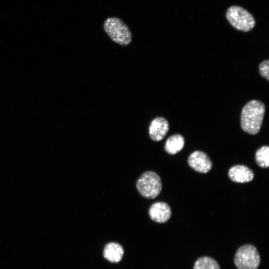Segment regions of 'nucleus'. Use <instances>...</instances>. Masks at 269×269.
Listing matches in <instances>:
<instances>
[{
  "label": "nucleus",
  "instance_id": "nucleus-13",
  "mask_svg": "<svg viewBox=\"0 0 269 269\" xmlns=\"http://www.w3.org/2000/svg\"><path fill=\"white\" fill-rule=\"evenodd\" d=\"M255 160L260 167L268 168L269 165V146L264 145L259 148L255 154Z\"/></svg>",
  "mask_w": 269,
  "mask_h": 269
},
{
  "label": "nucleus",
  "instance_id": "nucleus-7",
  "mask_svg": "<svg viewBox=\"0 0 269 269\" xmlns=\"http://www.w3.org/2000/svg\"><path fill=\"white\" fill-rule=\"evenodd\" d=\"M169 129L168 121L163 117H157L150 123L148 128L149 137L153 141H160L167 134Z\"/></svg>",
  "mask_w": 269,
  "mask_h": 269
},
{
  "label": "nucleus",
  "instance_id": "nucleus-14",
  "mask_svg": "<svg viewBox=\"0 0 269 269\" xmlns=\"http://www.w3.org/2000/svg\"><path fill=\"white\" fill-rule=\"evenodd\" d=\"M269 60L263 61L261 62L259 67V70L260 75L269 81Z\"/></svg>",
  "mask_w": 269,
  "mask_h": 269
},
{
  "label": "nucleus",
  "instance_id": "nucleus-9",
  "mask_svg": "<svg viewBox=\"0 0 269 269\" xmlns=\"http://www.w3.org/2000/svg\"><path fill=\"white\" fill-rule=\"evenodd\" d=\"M228 176L233 182L246 183L254 179V173L250 168L245 165H236L229 170Z\"/></svg>",
  "mask_w": 269,
  "mask_h": 269
},
{
  "label": "nucleus",
  "instance_id": "nucleus-8",
  "mask_svg": "<svg viewBox=\"0 0 269 269\" xmlns=\"http://www.w3.org/2000/svg\"><path fill=\"white\" fill-rule=\"evenodd\" d=\"M148 213L150 219L154 222L164 223L170 218L171 210L167 203L157 202L150 207Z\"/></svg>",
  "mask_w": 269,
  "mask_h": 269
},
{
  "label": "nucleus",
  "instance_id": "nucleus-4",
  "mask_svg": "<svg viewBox=\"0 0 269 269\" xmlns=\"http://www.w3.org/2000/svg\"><path fill=\"white\" fill-rule=\"evenodd\" d=\"M226 16L234 28L243 32L251 30L256 24L253 15L244 8L238 5H233L229 7Z\"/></svg>",
  "mask_w": 269,
  "mask_h": 269
},
{
  "label": "nucleus",
  "instance_id": "nucleus-10",
  "mask_svg": "<svg viewBox=\"0 0 269 269\" xmlns=\"http://www.w3.org/2000/svg\"><path fill=\"white\" fill-rule=\"evenodd\" d=\"M124 253L123 248L120 244L111 242L105 246L103 256L110 262L118 263L121 261Z\"/></svg>",
  "mask_w": 269,
  "mask_h": 269
},
{
  "label": "nucleus",
  "instance_id": "nucleus-6",
  "mask_svg": "<svg viewBox=\"0 0 269 269\" xmlns=\"http://www.w3.org/2000/svg\"><path fill=\"white\" fill-rule=\"evenodd\" d=\"M189 166L195 171L206 173L212 167V163L207 154L202 151L196 150L192 152L188 158Z\"/></svg>",
  "mask_w": 269,
  "mask_h": 269
},
{
  "label": "nucleus",
  "instance_id": "nucleus-1",
  "mask_svg": "<svg viewBox=\"0 0 269 269\" xmlns=\"http://www.w3.org/2000/svg\"><path fill=\"white\" fill-rule=\"evenodd\" d=\"M265 110L263 102L257 100L248 102L243 108L241 114L242 129L250 134H258L262 126Z\"/></svg>",
  "mask_w": 269,
  "mask_h": 269
},
{
  "label": "nucleus",
  "instance_id": "nucleus-12",
  "mask_svg": "<svg viewBox=\"0 0 269 269\" xmlns=\"http://www.w3.org/2000/svg\"><path fill=\"white\" fill-rule=\"evenodd\" d=\"M193 269H220L217 262L213 258L204 256L198 259Z\"/></svg>",
  "mask_w": 269,
  "mask_h": 269
},
{
  "label": "nucleus",
  "instance_id": "nucleus-3",
  "mask_svg": "<svg viewBox=\"0 0 269 269\" xmlns=\"http://www.w3.org/2000/svg\"><path fill=\"white\" fill-rule=\"evenodd\" d=\"M136 186L142 197L152 199L160 194L162 190V182L160 177L156 173L147 171L138 178Z\"/></svg>",
  "mask_w": 269,
  "mask_h": 269
},
{
  "label": "nucleus",
  "instance_id": "nucleus-5",
  "mask_svg": "<svg viewBox=\"0 0 269 269\" xmlns=\"http://www.w3.org/2000/svg\"><path fill=\"white\" fill-rule=\"evenodd\" d=\"M234 261L238 269H257L260 264L261 258L254 246L247 244L238 249Z\"/></svg>",
  "mask_w": 269,
  "mask_h": 269
},
{
  "label": "nucleus",
  "instance_id": "nucleus-2",
  "mask_svg": "<svg viewBox=\"0 0 269 269\" xmlns=\"http://www.w3.org/2000/svg\"><path fill=\"white\" fill-rule=\"evenodd\" d=\"M103 29L110 39L122 46H127L132 41V33L129 27L121 19L110 17L105 19Z\"/></svg>",
  "mask_w": 269,
  "mask_h": 269
},
{
  "label": "nucleus",
  "instance_id": "nucleus-11",
  "mask_svg": "<svg viewBox=\"0 0 269 269\" xmlns=\"http://www.w3.org/2000/svg\"><path fill=\"white\" fill-rule=\"evenodd\" d=\"M184 144L183 136L180 134H175L167 139L165 142L164 149L169 154H175L182 149Z\"/></svg>",
  "mask_w": 269,
  "mask_h": 269
}]
</instances>
